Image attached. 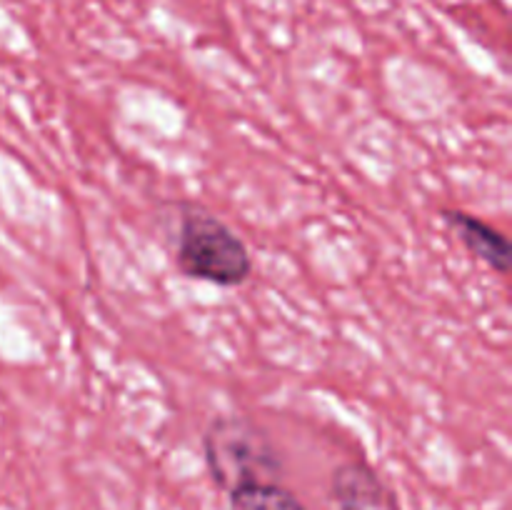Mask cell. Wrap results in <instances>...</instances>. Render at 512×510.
Wrapping results in <instances>:
<instances>
[{
    "label": "cell",
    "mask_w": 512,
    "mask_h": 510,
    "mask_svg": "<svg viewBox=\"0 0 512 510\" xmlns=\"http://www.w3.org/2000/svg\"><path fill=\"white\" fill-rule=\"evenodd\" d=\"M203 455L213 483L225 495L253 485L280 483L283 460L270 435L248 415H218L203 435Z\"/></svg>",
    "instance_id": "obj_1"
},
{
    "label": "cell",
    "mask_w": 512,
    "mask_h": 510,
    "mask_svg": "<svg viewBox=\"0 0 512 510\" xmlns=\"http://www.w3.org/2000/svg\"><path fill=\"white\" fill-rule=\"evenodd\" d=\"M173 253L185 278L218 288H238L253 270L243 238L223 218L195 205L180 215Z\"/></svg>",
    "instance_id": "obj_2"
},
{
    "label": "cell",
    "mask_w": 512,
    "mask_h": 510,
    "mask_svg": "<svg viewBox=\"0 0 512 510\" xmlns=\"http://www.w3.org/2000/svg\"><path fill=\"white\" fill-rule=\"evenodd\" d=\"M443 220L473 258H478L480 263H485L495 273L508 275L512 258L510 243L498 228L485 223L478 215H470L458 208L443 210Z\"/></svg>",
    "instance_id": "obj_3"
},
{
    "label": "cell",
    "mask_w": 512,
    "mask_h": 510,
    "mask_svg": "<svg viewBox=\"0 0 512 510\" xmlns=\"http://www.w3.org/2000/svg\"><path fill=\"white\" fill-rule=\"evenodd\" d=\"M330 500L338 510H395L383 480L360 463H345L330 475Z\"/></svg>",
    "instance_id": "obj_4"
},
{
    "label": "cell",
    "mask_w": 512,
    "mask_h": 510,
    "mask_svg": "<svg viewBox=\"0 0 512 510\" xmlns=\"http://www.w3.org/2000/svg\"><path fill=\"white\" fill-rule=\"evenodd\" d=\"M225 510H305V505L280 483H268L230 493Z\"/></svg>",
    "instance_id": "obj_5"
}]
</instances>
